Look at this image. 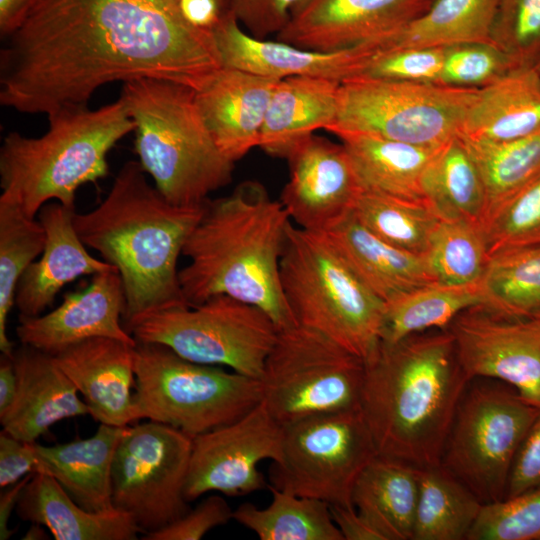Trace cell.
I'll return each mask as SVG.
<instances>
[{"label": "cell", "instance_id": "1", "mask_svg": "<svg viewBox=\"0 0 540 540\" xmlns=\"http://www.w3.org/2000/svg\"><path fill=\"white\" fill-rule=\"evenodd\" d=\"M0 51V103L50 114L100 86L154 78L198 90L222 67L176 0H40Z\"/></svg>", "mask_w": 540, "mask_h": 540}, {"label": "cell", "instance_id": "2", "mask_svg": "<svg viewBox=\"0 0 540 540\" xmlns=\"http://www.w3.org/2000/svg\"><path fill=\"white\" fill-rule=\"evenodd\" d=\"M464 373L451 333L418 332L381 341L365 361L361 410L378 455L416 468L441 465Z\"/></svg>", "mask_w": 540, "mask_h": 540}, {"label": "cell", "instance_id": "3", "mask_svg": "<svg viewBox=\"0 0 540 540\" xmlns=\"http://www.w3.org/2000/svg\"><path fill=\"white\" fill-rule=\"evenodd\" d=\"M145 174L138 161H127L105 199L73 217L85 246L120 274L126 299L122 322L128 332L148 314L191 307L180 286L177 263L205 207L172 204Z\"/></svg>", "mask_w": 540, "mask_h": 540}, {"label": "cell", "instance_id": "4", "mask_svg": "<svg viewBox=\"0 0 540 540\" xmlns=\"http://www.w3.org/2000/svg\"><path fill=\"white\" fill-rule=\"evenodd\" d=\"M290 224L281 201L257 181L209 199L183 247L189 263L179 270V282L188 304L227 295L262 309L279 331L298 324L280 279Z\"/></svg>", "mask_w": 540, "mask_h": 540}, {"label": "cell", "instance_id": "5", "mask_svg": "<svg viewBox=\"0 0 540 540\" xmlns=\"http://www.w3.org/2000/svg\"><path fill=\"white\" fill-rule=\"evenodd\" d=\"M47 116L44 135L10 132L0 148V200L30 218L52 199L75 209L77 190L109 173L108 153L135 130L120 98L96 110L64 107Z\"/></svg>", "mask_w": 540, "mask_h": 540}, {"label": "cell", "instance_id": "6", "mask_svg": "<svg viewBox=\"0 0 540 540\" xmlns=\"http://www.w3.org/2000/svg\"><path fill=\"white\" fill-rule=\"evenodd\" d=\"M120 99L135 124L138 162L169 202L201 206L231 182L234 162L207 129L194 89L141 78L123 83Z\"/></svg>", "mask_w": 540, "mask_h": 540}, {"label": "cell", "instance_id": "7", "mask_svg": "<svg viewBox=\"0 0 540 540\" xmlns=\"http://www.w3.org/2000/svg\"><path fill=\"white\" fill-rule=\"evenodd\" d=\"M283 294L298 324L367 361L383 335L385 303L321 233L290 224L280 261Z\"/></svg>", "mask_w": 540, "mask_h": 540}, {"label": "cell", "instance_id": "8", "mask_svg": "<svg viewBox=\"0 0 540 540\" xmlns=\"http://www.w3.org/2000/svg\"><path fill=\"white\" fill-rule=\"evenodd\" d=\"M134 371L137 420L163 423L193 438L235 421L263 398L260 379L189 361L158 343L137 342Z\"/></svg>", "mask_w": 540, "mask_h": 540}, {"label": "cell", "instance_id": "9", "mask_svg": "<svg viewBox=\"0 0 540 540\" xmlns=\"http://www.w3.org/2000/svg\"><path fill=\"white\" fill-rule=\"evenodd\" d=\"M365 362L322 333L296 324L280 330L262 376L263 398L282 426L361 408Z\"/></svg>", "mask_w": 540, "mask_h": 540}, {"label": "cell", "instance_id": "10", "mask_svg": "<svg viewBox=\"0 0 540 540\" xmlns=\"http://www.w3.org/2000/svg\"><path fill=\"white\" fill-rule=\"evenodd\" d=\"M137 342L167 346L189 361L260 379L279 333L260 308L227 295L148 314L129 329Z\"/></svg>", "mask_w": 540, "mask_h": 540}, {"label": "cell", "instance_id": "11", "mask_svg": "<svg viewBox=\"0 0 540 540\" xmlns=\"http://www.w3.org/2000/svg\"><path fill=\"white\" fill-rule=\"evenodd\" d=\"M539 413L507 384L469 382L441 465L483 504L503 500L514 456Z\"/></svg>", "mask_w": 540, "mask_h": 540}, {"label": "cell", "instance_id": "12", "mask_svg": "<svg viewBox=\"0 0 540 540\" xmlns=\"http://www.w3.org/2000/svg\"><path fill=\"white\" fill-rule=\"evenodd\" d=\"M479 88L372 78L341 83L337 120L327 131H359L442 147L461 130Z\"/></svg>", "mask_w": 540, "mask_h": 540}, {"label": "cell", "instance_id": "13", "mask_svg": "<svg viewBox=\"0 0 540 540\" xmlns=\"http://www.w3.org/2000/svg\"><path fill=\"white\" fill-rule=\"evenodd\" d=\"M377 455L361 408L306 417L283 426L270 486L330 506L354 507V485Z\"/></svg>", "mask_w": 540, "mask_h": 540}, {"label": "cell", "instance_id": "14", "mask_svg": "<svg viewBox=\"0 0 540 540\" xmlns=\"http://www.w3.org/2000/svg\"><path fill=\"white\" fill-rule=\"evenodd\" d=\"M193 437L148 420L127 426L112 463V504L132 516L141 534L157 531L184 515Z\"/></svg>", "mask_w": 540, "mask_h": 540}, {"label": "cell", "instance_id": "15", "mask_svg": "<svg viewBox=\"0 0 540 540\" xmlns=\"http://www.w3.org/2000/svg\"><path fill=\"white\" fill-rule=\"evenodd\" d=\"M283 426L263 401L235 421L193 438L184 497L191 502L209 492L239 497L268 487L258 464L278 461Z\"/></svg>", "mask_w": 540, "mask_h": 540}, {"label": "cell", "instance_id": "16", "mask_svg": "<svg viewBox=\"0 0 540 540\" xmlns=\"http://www.w3.org/2000/svg\"><path fill=\"white\" fill-rule=\"evenodd\" d=\"M469 380L494 379L540 409V315L515 318L470 307L446 328Z\"/></svg>", "mask_w": 540, "mask_h": 540}, {"label": "cell", "instance_id": "17", "mask_svg": "<svg viewBox=\"0 0 540 540\" xmlns=\"http://www.w3.org/2000/svg\"><path fill=\"white\" fill-rule=\"evenodd\" d=\"M287 160L280 201L298 227L325 233L353 211L363 188L342 143L312 134Z\"/></svg>", "mask_w": 540, "mask_h": 540}, {"label": "cell", "instance_id": "18", "mask_svg": "<svg viewBox=\"0 0 540 540\" xmlns=\"http://www.w3.org/2000/svg\"><path fill=\"white\" fill-rule=\"evenodd\" d=\"M434 0H300L276 40L331 52L374 41L426 11Z\"/></svg>", "mask_w": 540, "mask_h": 540}, {"label": "cell", "instance_id": "19", "mask_svg": "<svg viewBox=\"0 0 540 540\" xmlns=\"http://www.w3.org/2000/svg\"><path fill=\"white\" fill-rule=\"evenodd\" d=\"M123 283L116 268L97 273L84 288L66 293L46 314L19 316L16 335L21 344L55 356L82 341L106 337L132 346L136 339L125 329Z\"/></svg>", "mask_w": 540, "mask_h": 540}, {"label": "cell", "instance_id": "20", "mask_svg": "<svg viewBox=\"0 0 540 540\" xmlns=\"http://www.w3.org/2000/svg\"><path fill=\"white\" fill-rule=\"evenodd\" d=\"M212 34L222 66L277 79L311 76L342 83L357 77L376 51L370 42L321 52L277 40L259 39L245 33L232 13L213 29Z\"/></svg>", "mask_w": 540, "mask_h": 540}, {"label": "cell", "instance_id": "21", "mask_svg": "<svg viewBox=\"0 0 540 540\" xmlns=\"http://www.w3.org/2000/svg\"><path fill=\"white\" fill-rule=\"evenodd\" d=\"M280 80L222 66L195 90L207 129L232 162L259 146L269 102Z\"/></svg>", "mask_w": 540, "mask_h": 540}, {"label": "cell", "instance_id": "22", "mask_svg": "<svg viewBox=\"0 0 540 540\" xmlns=\"http://www.w3.org/2000/svg\"><path fill=\"white\" fill-rule=\"evenodd\" d=\"M134 348L117 339L96 337L53 356L84 397L89 415L100 424L124 427L138 421L133 403Z\"/></svg>", "mask_w": 540, "mask_h": 540}, {"label": "cell", "instance_id": "23", "mask_svg": "<svg viewBox=\"0 0 540 540\" xmlns=\"http://www.w3.org/2000/svg\"><path fill=\"white\" fill-rule=\"evenodd\" d=\"M12 361L17 377L13 403L0 414L3 430L13 437L36 442L57 422L88 415L89 409L54 357L21 344Z\"/></svg>", "mask_w": 540, "mask_h": 540}, {"label": "cell", "instance_id": "24", "mask_svg": "<svg viewBox=\"0 0 540 540\" xmlns=\"http://www.w3.org/2000/svg\"><path fill=\"white\" fill-rule=\"evenodd\" d=\"M75 213L59 202L46 203L40 209L46 241L40 259L28 266L18 282L15 305L19 316H39L66 284L115 268L87 251L73 224Z\"/></svg>", "mask_w": 540, "mask_h": 540}, {"label": "cell", "instance_id": "25", "mask_svg": "<svg viewBox=\"0 0 540 540\" xmlns=\"http://www.w3.org/2000/svg\"><path fill=\"white\" fill-rule=\"evenodd\" d=\"M323 234L356 276L384 303L437 282L426 258L383 241L353 211Z\"/></svg>", "mask_w": 540, "mask_h": 540}, {"label": "cell", "instance_id": "26", "mask_svg": "<svg viewBox=\"0 0 540 540\" xmlns=\"http://www.w3.org/2000/svg\"><path fill=\"white\" fill-rule=\"evenodd\" d=\"M341 82L311 76L281 79L262 126L259 146L268 155L288 158L317 129L335 124Z\"/></svg>", "mask_w": 540, "mask_h": 540}, {"label": "cell", "instance_id": "27", "mask_svg": "<svg viewBox=\"0 0 540 540\" xmlns=\"http://www.w3.org/2000/svg\"><path fill=\"white\" fill-rule=\"evenodd\" d=\"M127 426L100 424L95 434L68 443L44 446L35 442L36 472L53 477L72 499L91 512L110 510L112 463Z\"/></svg>", "mask_w": 540, "mask_h": 540}, {"label": "cell", "instance_id": "28", "mask_svg": "<svg viewBox=\"0 0 540 540\" xmlns=\"http://www.w3.org/2000/svg\"><path fill=\"white\" fill-rule=\"evenodd\" d=\"M15 512L23 521L42 525L56 540H135L141 534L128 513L88 511L45 473L32 474Z\"/></svg>", "mask_w": 540, "mask_h": 540}, {"label": "cell", "instance_id": "29", "mask_svg": "<svg viewBox=\"0 0 540 540\" xmlns=\"http://www.w3.org/2000/svg\"><path fill=\"white\" fill-rule=\"evenodd\" d=\"M539 129L540 73L533 64H524L479 88L458 135L505 142Z\"/></svg>", "mask_w": 540, "mask_h": 540}, {"label": "cell", "instance_id": "30", "mask_svg": "<svg viewBox=\"0 0 540 540\" xmlns=\"http://www.w3.org/2000/svg\"><path fill=\"white\" fill-rule=\"evenodd\" d=\"M331 133L341 140L363 189L426 201L423 179L441 147L414 145L359 131Z\"/></svg>", "mask_w": 540, "mask_h": 540}, {"label": "cell", "instance_id": "31", "mask_svg": "<svg viewBox=\"0 0 540 540\" xmlns=\"http://www.w3.org/2000/svg\"><path fill=\"white\" fill-rule=\"evenodd\" d=\"M418 492L419 468L377 455L359 475L352 503L384 540H412Z\"/></svg>", "mask_w": 540, "mask_h": 540}, {"label": "cell", "instance_id": "32", "mask_svg": "<svg viewBox=\"0 0 540 540\" xmlns=\"http://www.w3.org/2000/svg\"><path fill=\"white\" fill-rule=\"evenodd\" d=\"M496 3L497 0H434L419 16L373 42L377 51L494 44L491 27Z\"/></svg>", "mask_w": 540, "mask_h": 540}, {"label": "cell", "instance_id": "33", "mask_svg": "<svg viewBox=\"0 0 540 540\" xmlns=\"http://www.w3.org/2000/svg\"><path fill=\"white\" fill-rule=\"evenodd\" d=\"M425 200L441 219L483 228L487 196L476 163L457 135L440 148L423 179Z\"/></svg>", "mask_w": 540, "mask_h": 540}, {"label": "cell", "instance_id": "34", "mask_svg": "<svg viewBox=\"0 0 540 540\" xmlns=\"http://www.w3.org/2000/svg\"><path fill=\"white\" fill-rule=\"evenodd\" d=\"M484 504L442 465L419 468L412 540H462Z\"/></svg>", "mask_w": 540, "mask_h": 540}, {"label": "cell", "instance_id": "35", "mask_svg": "<svg viewBox=\"0 0 540 540\" xmlns=\"http://www.w3.org/2000/svg\"><path fill=\"white\" fill-rule=\"evenodd\" d=\"M268 488L272 500L266 508L245 502L233 510V519L259 539L344 540L328 503Z\"/></svg>", "mask_w": 540, "mask_h": 540}, {"label": "cell", "instance_id": "36", "mask_svg": "<svg viewBox=\"0 0 540 540\" xmlns=\"http://www.w3.org/2000/svg\"><path fill=\"white\" fill-rule=\"evenodd\" d=\"M484 305L481 281L469 284L435 282L385 303L381 341L396 342L433 328L445 329L462 311Z\"/></svg>", "mask_w": 540, "mask_h": 540}, {"label": "cell", "instance_id": "37", "mask_svg": "<svg viewBox=\"0 0 540 540\" xmlns=\"http://www.w3.org/2000/svg\"><path fill=\"white\" fill-rule=\"evenodd\" d=\"M458 136L476 163L485 186L484 223L499 205L540 176V129L505 142H483Z\"/></svg>", "mask_w": 540, "mask_h": 540}, {"label": "cell", "instance_id": "38", "mask_svg": "<svg viewBox=\"0 0 540 540\" xmlns=\"http://www.w3.org/2000/svg\"><path fill=\"white\" fill-rule=\"evenodd\" d=\"M481 284L483 306L515 318L540 315V246L492 253Z\"/></svg>", "mask_w": 540, "mask_h": 540}, {"label": "cell", "instance_id": "39", "mask_svg": "<svg viewBox=\"0 0 540 540\" xmlns=\"http://www.w3.org/2000/svg\"><path fill=\"white\" fill-rule=\"evenodd\" d=\"M353 213L359 222L383 241L424 256L440 217L427 201L394 197L363 189Z\"/></svg>", "mask_w": 540, "mask_h": 540}, {"label": "cell", "instance_id": "40", "mask_svg": "<svg viewBox=\"0 0 540 540\" xmlns=\"http://www.w3.org/2000/svg\"><path fill=\"white\" fill-rule=\"evenodd\" d=\"M45 230L17 205L0 200V350L11 356L14 344L7 335L8 315L15 304L18 282L43 252Z\"/></svg>", "mask_w": 540, "mask_h": 540}, {"label": "cell", "instance_id": "41", "mask_svg": "<svg viewBox=\"0 0 540 540\" xmlns=\"http://www.w3.org/2000/svg\"><path fill=\"white\" fill-rule=\"evenodd\" d=\"M424 257L437 282L469 284L481 281L490 256L481 226L440 219Z\"/></svg>", "mask_w": 540, "mask_h": 540}, {"label": "cell", "instance_id": "42", "mask_svg": "<svg viewBox=\"0 0 540 540\" xmlns=\"http://www.w3.org/2000/svg\"><path fill=\"white\" fill-rule=\"evenodd\" d=\"M483 232L489 256L497 251L540 246V176L499 205Z\"/></svg>", "mask_w": 540, "mask_h": 540}, {"label": "cell", "instance_id": "43", "mask_svg": "<svg viewBox=\"0 0 540 540\" xmlns=\"http://www.w3.org/2000/svg\"><path fill=\"white\" fill-rule=\"evenodd\" d=\"M467 540H540V488L484 504Z\"/></svg>", "mask_w": 540, "mask_h": 540}, {"label": "cell", "instance_id": "44", "mask_svg": "<svg viewBox=\"0 0 540 540\" xmlns=\"http://www.w3.org/2000/svg\"><path fill=\"white\" fill-rule=\"evenodd\" d=\"M491 38L517 65L533 64L540 54V0H497Z\"/></svg>", "mask_w": 540, "mask_h": 540}, {"label": "cell", "instance_id": "45", "mask_svg": "<svg viewBox=\"0 0 540 540\" xmlns=\"http://www.w3.org/2000/svg\"><path fill=\"white\" fill-rule=\"evenodd\" d=\"M517 65L498 46L489 43H465L446 47L440 84L484 87Z\"/></svg>", "mask_w": 540, "mask_h": 540}, {"label": "cell", "instance_id": "46", "mask_svg": "<svg viewBox=\"0 0 540 540\" xmlns=\"http://www.w3.org/2000/svg\"><path fill=\"white\" fill-rule=\"evenodd\" d=\"M446 47L376 51L355 78L440 84Z\"/></svg>", "mask_w": 540, "mask_h": 540}, {"label": "cell", "instance_id": "47", "mask_svg": "<svg viewBox=\"0 0 540 540\" xmlns=\"http://www.w3.org/2000/svg\"><path fill=\"white\" fill-rule=\"evenodd\" d=\"M233 519V510L224 497L210 495L194 509L167 526L143 535L144 540H199L208 531Z\"/></svg>", "mask_w": 540, "mask_h": 540}, {"label": "cell", "instance_id": "48", "mask_svg": "<svg viewBox=\"0 0 540 540\" xmlns=\"http://www.w3.org/2000/svg\"><path fill=\"white\" fill-rule=\"evenodd\" d=\"M300 0H228L231 13L248 34L259 39L277 35Z\"/></svg>", "mask_w": 540, "mask_h": 540}, {"label": "cell", "instance_id": "49", "mask_svg": "<svg viewBox=\"0 0 540 540\" xmlns=\"http://www.w3.org/2000/svg\"><path fill=\"white\" fill-rule=\"evenodd\" d=\"M540 488V413L522 440L511 465L505 498Z\"/></svg>", "mask_w": 540, "mask_h": 540}, {"label": "cell", "instance_id": "50", "mask_svg": "<svg viewBox=\"0 0 540 540\" xmlns=\"http://www.w3.org/2000/svg\"><path fill=\"white\" fill-rule=\"evenodd\" d=\"M35 442L17 439L2 430L0 433V487L19 482L37 469Z\"/></svg>", "mask_w": 540, "mask_h": 540}, {"label": "cell", "instance_id": "51", "mask_svg": "<svg viewBox=\"0 0 540 540\" xmlns=\"http://www.w3.org/2000/svg\"><path fill=\"white\" fill-rule=\"evenodd\" d=\"M178 6L189 24L211 33L231 13L228 0H179Z\"/></svg>", "mask_w": 540, "mask_h": 540}, {"label": "cell", "instance_id": "52", "mask_svg": "<svg viewBox=\"0 0 540 540\" xmlns=\"http://www.w3.org/2000/svg\"><path fill=\"white\" fill-rule=\"evenodd\" d=\"M330 511L344 540H384L355 507L332 505Z\"/></svg>", "mask_w": 540, "mask_h": 540}, {"label": "cell", "instance_id": "53", "mask_svg": "<svg viewBox=\"0 0 540 540\" xmlns=\"http://www.w3.org/2000/svg\"><path fill=\"white\" fill-rule=\"evenodd\" d=\"M40 0H0V36L8 38L26 21Z\"/></svg>", "mask_w": 540, "mask_h": 540}, {"label": "cell", "instance_id": "54", "mask_svg": "<svg viewBox=\"0 0 540 540\" xmlns=\"http://www.w3.org/2000/svg\"><path fill=\"white\" fill-rule=\"evenodd\" d=\"M33 473L25 476L19 482L5 488L0 496V539L7 540L14 535L16 529L9 528V520L12 511L16 510L17 502L20 494L30 480Z\"/></svg>", "mask_w": 540, "mask_h": 540}, {"label": "cell", "instance_id": "55", "mask_svg": "<svg viewBox=\"0 0 540 540\" xmlns=\"http://www.w3.org/2000/svg\"><path fill=\"white\" fill-rule=\"evenodd\" d=\"M17 392V377L12 355H1L0 361V414L13 403Z\"/></svg>", "mask_w": 540, "mask_h": 540}, {"label": "cell", "instance_id": "56", "mask_svg": "<svg viewBox=\"0 0 540 540\" xmlns=\"http://www.w3.org/2000/svg\"><path fill=\"white\" fill-rule=\"evenodd\" d=\"M47 539L43 526L40 524L32 523L31 528L27 531L23 539Z\"/></svg>", "mask_w": 540, "mask_h": 540}, {"label": "cell", "instance_id": "57", "mask_svg": "<svg viewBox=\"0 0 540 540\" xmlns=\"http://www.w3.org/2000/svg\"><path fill=\"white\" fill-rule=\"evenodd\" d=\"M533 65L535 66V68L539 71L540 73V54L537 56V58L535 59Z\"/></svg>", "mask_w": 540, "mask_h": 540}, {"label": "cell", "instance_id": "58", "mask_svg": "<svg viewBox=\"0 0 540 540\" xmlns=\"http://www.w3.org/2000/svg\"><path fill=\"white\" fill-rule=\"evenodd\" d=\"M176 1H177V3H178L179 0H176Z\"/></svg>", "mask_w": 540, "mask_h": 540}]
</instances>
